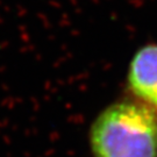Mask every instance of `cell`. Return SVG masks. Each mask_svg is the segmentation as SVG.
<instances>
[{"instance_id":"2","label":"cell","mask_w":157,"mask_h":157,"mask_svg":"<svg viewBox=\"0 0 157 157\" xmlns=\"http://www.w3.org/2000/svg\"><path fill=\"white\" fill-rule=\"evenodd\" d=\"M128 85L136 101L157 115V44H147L134 55L128 72Z\"/></svg>"},{"instance_id":"1","label":"cell","mask_w":157,"mask_h":157,"mask_svg":"<svg viewBox=\"0 0 157 157\" xmlns=\"http://www.w3.org/2000/svg\"><path fill=\"white\" fill-rule=\"evenodd\" d=\"M94 157H157V115L139 101H119L95 119L90 133Z\"/></svg>"}]
</instances>
